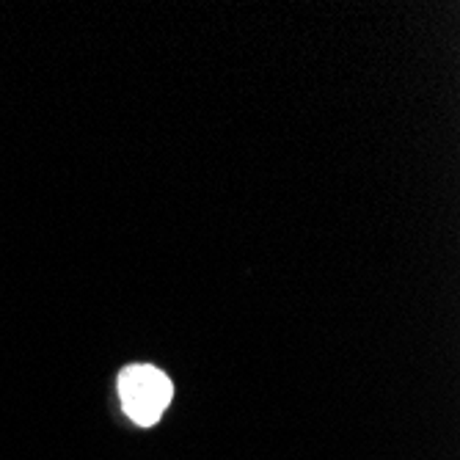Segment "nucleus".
<instances>
[{
  "label": "nucleus",
  "mask_w": 460,
  "mask_h": 460,
  "mask_svg": "<svg viewBox=\"0 0 460 460\" xmlns=\"http://www.w3.org/2000/svg\"><path fill=\"white\" fill-rule=\"evenodd\" d=\"M119 394L130 420L155 425L172 400V381L155 367H128L119 375Z\"/></svg>",
  "instance_id": "f257e3e1"
}]
</instances>
